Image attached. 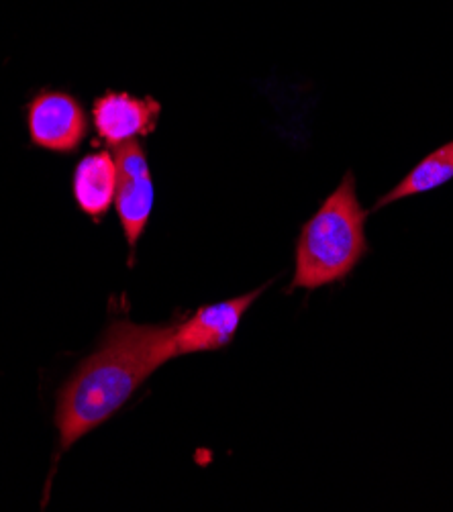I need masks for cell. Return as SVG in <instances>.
<instances>
[{
  "label": "cell",
  "mask_w": 453,
  "mask_h": 512,
  "mask_svg": "<svg viewBox=\"0 0 453 512\" xmlns=\"http://www.w3.org/2000/svg\"><path fill=\"white\" fill-rule=\"evenodd\" d=\"M176 323L135 325L115 321L98 349L78 366L58 396L56 425L62 451L107 423L123 404L172 357Z\"/></svg>",
  "instance_id": "1"
},
{
  "label": "cell",
  "mask_w": 453,
  "mask_h": 512,
  "mask_svg": "<svg viewBox=\"0 0 453 512\" xmlns=\"http://www.w3.org/2000/svg\"><path fill=\"white\" fill-rule=\"evenodd\" d=\"M366 217L368 213L358 200L356 178L347 172L300 231L290 288L317 290L354 272L368 253Z\"/></svg>",
  "instance_id": "2"
},
{
  "label": "cell",
  "mask_w": 453,
  "mask_h": 512,
  "mask_svg": "<svg viewBox=\"0 0 453 512\" xmlns=\"http://www.w3.org/2000/svg\"><path fill=\"white\" fill-rule=\"evenodd\" d=\"M115 160L119 170L115 209L133 260L135 247L154 211V178H151L147 153L139 141L115 147Z\"/></svg>",
  "instance_id": "3"
},
{
  "label": "cell",
  "mask_w": 453,
  "mask_h": 512,
  "mask_svg": "<svg viewBox=\"0 0 453 512\" xmlns=\"http://www.w3.org/2000/svg\"><path fill=\"white\" fill-rule=\"evenodd\" d=\"M27 127L35 147L72 153L88 133V115L72 94L43 90L29 102Z\"/></svg>",
  "instance_id": "4"
},
{
  "label": "cell",
  "mask_w": 453,
  "mask_h": 512,
  "mask_svg": "<svg viewBox=\"0 0 453 512\" xmlns=\"http://www.w3.org/2000/svg\"><path fill=\"white\" fill-rule=\"evenodd\" d=\"M264 290L266 286L231 300L203 306L192 317L178 321L174 333L176 355L217 351L229 345L249 306L258 300V296H262Z\"/></svg>",
  "instance_id": "5"
},
{
  "label": "cell",
  "mask_w": 453,
  "mask_h": 512,
  "mask_svg": "<svg viewBox=\"0 0 453 512\" xmlns=\"http://www.w3.org/2000/svg\"><path fill=\"white\" fill-rule=\"evenodd\" d=\"M162 105L151 96L139 98L127 92H107L92 105V125L113 149L154 133Z\"/></svg>",
  "instance_id": "6"
},
{
  "label": "cell",
  "mask_w": 453,
  "mask_h": 512,
  "mask_svg": "<svg viewBox=\"0 0 453 512\" xmlns=\"http://www.w3.org/2000/svg\"><path fill=\"white\" fill-rule=\"evenodd\" d=\"M119 170L115 153L92 151L84 156L72 178V192L78 209L92 221L105 219L113 209L117 194Z\"/></svg>",
  "instance_id": "7"
},
{
  "label": "cell",
  "mask_w": 453,
  "mask_h": 512,
  "mask_svg": "<svg viewBox=\"0 0 453 512\" xmlns=\"http://www.w3.org/2000/svg\"><path fill=\"white\" fill-rule=\"evenodd\" d=\"M451 178H453V141L429 153L423 162H419L388 194H384L376 202L374 211L388 207V204L396 200L435 190L447 184Z\"/></svg>",
  "instance_id": "8"
}]
</instances>
